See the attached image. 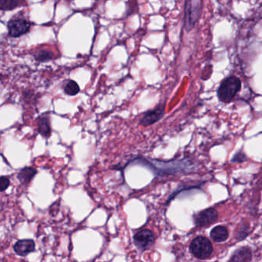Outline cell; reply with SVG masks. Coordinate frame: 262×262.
<instances>
[{"label":"cell","instance_id":"cell-1","mask_svg":"<svg viewBox=\"0 0 262 262\" xmlns=\"http://www.w3.org/2000/svg\"><path fill=\"white\" fill-rule=\"evenodd\" d=\"M241 89V80L235 76H230L220 85L218 89V98L221 102L229 103Z\"/></svg>","mask_w":262,"mask_h":262},{"label":"cell","instance_id":"cell-2","mask_svg":"<svg viewBox=\"0 0 262 262\" xmlns=\"http://www.w3.org/2000/svg\"><path fill=\"white\" fill-rule=\"evenodd\" d=\"M202 1H189L185 3L184 27L186 31L190 32L200 19L202 10Z\"/></svg>","mask_w":262,"mask_h":262},{"label":"cell","instance_id":"cell-3","mask_svg":"<svg viewBox=\"0 0 262 262\" xmlns=\"http://www.w3.org/2000/svg\"><path fill=\"white\" fill-rule=\"evenodd\" d=\"M190 251L195 257L206 259L211 256L213 247L211 241L205 237H197L190 244Z\"/></svg>","mask_w":262,"mask_h":262},{"label":"cell","instance_id":"cell-4","mask_svg":"<svg viewBox=\"0 0 262 262\" xmlns=\"http://www.w3.org/2000/svg\"><path fill=\"white\" fill-rule=\"evenodd\" d=\"M31 23L23 17H17L12 18L7 23L8 33L13 38H18L30 31Z\"/></svg>","mask_w":262,"mask_h":262},{"label":"cell","instance_id":"cell-5","mask_svg":"<svg viewBox=\"0 0 262 262\" xmlns=\"http://www.w3.org/2000/svg\"><path fill=\"white\" fill-rule=\"evenodd\" d=\"M155 241L154 234L151 230L147 228L137 231L133 237L135 245L142 252L151 247L154 244Z\"/></svg>","mask_w":262,"mask_h":262},{"label":"cell","instance_id":"cell-6","mask_svg":"<svg viewBox=\"0 0 262 262\" xmlns=\"http://www.w3.org/2000/svg\"><path fill=\"white\" fill-rule=\"evenodd\" d=\"M218 219V212L214 208L200 211L195 216V222L198 226H208Z\"/></svg>","mask_w":262,"mask_h":262},{"label":"cell","instance_id":"cell-7","mask_svg":"<svg viewBox=\"0 0 262 262\" xmlns=\"http://www.w3.org/2000/svg\"><path fill=\"white\" fill-rule=\"evenodd\" d=\"M166 105H159L154 110L149 111L145 114L144 116L140 121V124L143 126H148L159 121L165 115Z\"/></svg>","mask_w":262,"mask_h":262},{"label":"cell","instance_id":"cell-8","mask_svg":"<svg viewBox=\"0 0 262 262\" xmlns=\"http://www.w3.org/2000/svg\"><path fill=\"white\" fill-rule=\"evenodd\" d=\"M14 250L16 254L24 257L36 251V244L32 239L19 240L14 244Z\"/></svg>","mask_w":262,"mask_h":262},{"label":"cell","instance_id":"cell-9","mask_svg":"<svg viewBox=\"0 0 262 262\" xmlns=\"http://www.w3.org/2000/svg\"><path fill=\"white\" fill-rule=\"evenodd\" d=\"M37 131L43 138L49 139L51 136V124L49 115H42L37 121Z\"/></svg>","mask_w":262,"mask_h":262},{"label":"cell","instance_id":"cell-10","mask_svg":"<svg viewBox=\"0 0 262 262\" xmlns=\"http://www.w3.org/2000/svg\"><path fill=\"white\" fill-rule=\"evenodd\" d=\"M36 174H37V170L34 168L25 167L20 171L17 177L22 185H27L33 180Z\"/></svg>","mask_w":262,"mask_h":262},{"label":"cell","instance_id":"cell-11","mask_svg":"<svg viewBox=\"0 0 262 262\" xmlns=\"http://www.w3.org/2000/svg\"><path fill=\"white\" fill-rule=\"evenodd\" d=\"M251 250L248 247H241L233 254L229 262H249L251 260Z\"/></svg>","mask_w":262,"mask_h":262},{"label":"cell","instance_id":"cell-12","mask_svg":"<svg viewBox=\"0 0 262 262\" xmlns=\"http://www.w3.org/2000/svg\"><path fill=\"white\" fill-rule=\"evenodd\" d=\"M211 238L215 242H223L228 238V231L224 226H217L211 230Z\"/></svg>","mask_w":262,"mask_h":262},{"label":"cell","instance_id":"cell-13","mask_svg":"<svg viewBox=\"0 0 262 262\" xmlns=\"http://www.w3.org/2000/svg\"><path fill=\"white\" fill-rule=\"evenodd\" d=\"M23 2L19 0H1L0 9L2 11H10L20 7Z\"/></svg>","mask_w":262,"mask_h":262},{"label":"cell","instance_id":"cell-14","mask_svg":"<svg viewBox=\"0 0 262 262\" xmlns=\"http://www.w3.org/2000/svg\"><path fill=\"white\" fill-rule=\"evenodd\" d=\"M79 91H80V88H79V85L74 80L69 81L64 87L65 93L70 96L77 95Z\"/></svg>","mask_w":262,"mask_h":262},{"label":"cell","instance_id":"cell-15","mask_svg":"<svg viewBox=\"0 0 262 262\" xmlns=\"http://www.w3.org/2000/svg\"><path fill=\"white\" fill-rule=\"evenodd\" d=\"M34 57L36 60L40 61V62H46V61L51 60L54 58V53L49 50L41 49V50L36 52Z\"/></svg>","mask_w":262,"mask_h":262},{"label":"cell","instance_id":"cell-16","mask_svg":"<svg viewBox=\"0 0 262 262\" xmlns=\"http://www.w3.org/2000/svg\"><path fill=\"white\" fill-rule=\"evenodd\" d=\"M10 185V181L7 176H2L0 179V188H1V192H4L8 189Z\"/></svg>","mask_w":262,"mask_h":262},{"label":"cell","instance_id":"cell-17","mask_svg":"<svg viewBox=\"0 0 262 262\" xmlns=\"http://www.w3.org/2000/svg\"><path fill=\"white\" fill-rule=\"evenodd\" d=\"M245 159V155H244V153H239L234 156V157L233 158L232 162H243V161H244V159Z\"/></svg>","mask_w":262,"mask_h":262}]
</instances>
